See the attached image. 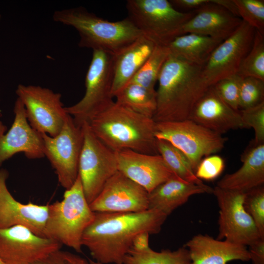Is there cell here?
<instances>
[{
    "label": "cell",
    "instance_id": "cell-1",
    "mask_svg": "<svg viewBox=\"0 0 264 264\" xmlns=\"http://www.w3.org/2000/svg\"><path fill=\"white\" fill-rule=\"evenodd\" d=\"M167 216L154 209L139 212H95L85 230L83 246L92 258L103 264H123L134 236L142 232L158 234Z\"/></svg>",
    "mask_w": 264,
    "mask_h": 264
},
{
    "label": "cell",
    "instance_id": "cell-2",
    "mask_svg": "<svg viewBox=\"0 0 264 264\" xmlns=\"http://www.w3.org/2000/svg\"><path fill=\"white\" fill-rule=\"evenodd\" d=\"M202 67L170 54L157 82L155 122L189 119L196 104L210 87Z\"/></svg>",
    "mask_w": 264,
    "mask_h": 264
},
{
    "label": "cell",
    "instance_id": "cell-3",
    "mask_svg": "<svg viewBox=\"0 0 264 264\" xmlns=\"http://www.w3.org/2000/svg\"><path fill=\"white\" fill-rule=\"evenodd\" d=\"M94 134L109 148L158 154L156 122L114 101L88 123Z\"/></svg>",
    "mask_w": 264,
    "mask_h": 264
},
{
    "label": "cell",
    "instance_id": "cell-4",
    "mask_svg": "<svg viewBox=\"0 0 264 264\" xmlns=\"http://www.w3.org/2000/svg\"><path fill=\"white\" fill-rule=\"evenodd\" d=\"M54 21L73 27L80 36L78 45L115 55L143 34L128 17L111 22L83 7L56 10Z\"/></svg>",
    "mask_w": 264,
    "mask_h": 264
},
{
    "label": "cell",
    "instance_id": "cell-5",
    "mask_svg": "<svg viewBox=\"0 0 264 264\" xmlns=\"http://www.w3.org/2000/svg\"><path fill=\"white\" fill-rule=\"evenodd\" d=\"M48 205L45 237L81 253L83 233L95 212L86 198L79 175L72 186L66 190L61 201Z\"/></svg>",
    "mask_w": 264,
    "mask_h": 264
},
{
    "label": "cell",
    "instance_id": "cell-6",
    "mask_svg": "<svg viewBox=\"0 0 264 264\" xmlns=\"http://www.w3.org/2000/svg\"><path fill=\"white\" fill-rule=\"evenodd\" d=\"M128 18L142 33L156 45L167 46L182 35L185 23L195 11L182 12L167 0H128Z\"/></svg>",
    "mask_w": 264,
    "mask_h": 264
},
{
    "label": "cell",
    "instance_id": "cell-7",
    "mask_svg": "<svg viewBox=\"0 0 264 264\" xmlns=\"http://www.w3.org/2000/svg\"><path fill=\"white\" fill-rule=\"evenodd\" d=\"M113 80V55L93 50L86 75L85 94L76 104L65 107L76 126L82 127L114 102L111 92Z\"/></svg>",
    "mask_w": 264,
    "mask_h": 264
},
{
    "label": "cell",
    "instance_id": "cell-8",
    "mask_svg": "<svg viewBox=\"0 0 264 264\" xmlns=\"http://www.w3.org/2000/svg\"><path fill=\"white\" fill-rule=\"evenodd\" d=\"M156 139L165 140L189 159L194 172L201 160L221 151L227 140L191 119L156 122Z\"/></svg>",
    "mask_w": 264,
    "mask_h": 264
},
{
    "label": "cell",
    "instance_id": "cell-9",
    "mask_svg": "<svg viewBox=\"0 0 264 264\" xmlns=\"http://www.w3.org/2000/svg\"><path fill=\"white\" fill-rule=\"evenodd\" d=\"M84 142L78 175L89 204L99 195L106 182L118 171L116 153L100 140L88 123L82 126Z\"/></svg>",
    "mask_w": 264,
    "mask_h": 264
},
{
    "label": "cell",
    "instance_id": "cell-10",
    "mask_svg": "<svg viewBox=\"0 0 264 264\" xmlns=\"http://www.w3.org/2000/svg\"><path fill=\"white\" fill-rule=\"evenodd\" d=\"M46 156L66 190L71 187L78 176L79 162L84 142L82 127L75 125L68 114L60 132L55 136L40 133Z\"/></svg>",
    "mask_w": 264,
    "mask_h": 264
},
{
    "label": "cell",
    "instance_id": "cell-11",
    "mask_svg": "<svg viewBox=\"0 0 264 264\" xmlns=\"http://www.w3.org/2000/svg\"><path fill=\"white\" fill-rule=\"evenodd\" d=\"M16 93L33 129L52 137L60 132L68 114L60 93L39 86L22 84L18 86Z\"/></svg>",
    "mask_w": 264,
    "mask_h": 264
},
{
    "label": "cell",
    "instance_id": "cell-12",
    "mask_svg": "<svg viewBox=\"0 0 264 264\" xmlns=\"http://www.w3.org/2000/svg\"><path fill=\"white\" fill-rule=\"evenodd\" d=\"M212 193L220 209L217 239L247 246L262 239L254 221L244 208L245 193L216 186Z\"/></svg>",
    "mask_w": 264,
    "mask_h": 264
},
{
    "label": "cell",
    "instance_id": "cell-13",
    "mask_svg": "<svg viewBox=\"0 0 264 264\" xmlns=\"http://www.w3.org/2000/svg\"><path fill=\"white\" fill-rule=\"evenodd\" d=\"M255 33L254 28L242 21L234 33L215 48L202 67L203 76L209 86L237 74L251 48Z\"/></svg>",
    "mask_w": 264,
    "mask_h": 264
},
{
    "label": "cell",
    "instance_id": "cell-14",
    "mask_svg": "<svg viewBox=\"0 0 264 264\" xmlns=\"http://www.w3.org/2000/svg\"><path fill=\"white\" fill-rule=\"evenodd\" d=\"M54 240L15 225L0 229V259L6 264H29L61 249Z\"/></svg>",
    "mask_w": 264,
    "mask_h": 264
},
{
    "label": "cell",
    "instance_id": "cell-15",
    "mask_svg": "<svg viewBox=\"0 0 264 264\" xmlns=\"http://www.w3.org/2000/svg\"><path fill=\"white\" fill-rule=\"evenodd\" d=\"M94 212H139L148 209V193L142 186L117 171L89 204Z\"/></svg>",
    "mask_w": 264,
    "mask_h": 264
},
{
    "label": "cell",
    "instance_id": "cell-16",
    "mask_svg": "<svg viewBox=\"0 0 264 264\" xmlns=\"http://www.w3.org/2000/svg\"><path fill=\"white\" fill-rule=\"evenodd\" d=\"M15 118L9 130L0 121V166L18 153H23L29 159L44 156L43 140L41 133L29 124L25 110L18 98L14 107Z\"/></svg>",
    "mask_w": 264,
    "mask_h": 264
},
{
    "label": "cell",
    "instance_id": "cell-17",
    "mask_svg": "<svg viewBox=\"0 0 264 264\" xmlns=\"http://www.w3.org/2000/svg\"><path fill=\"white\" fill-rule=\"evenodd\" d=\"M118 171L148 193L176 175L159 154L124 149L115 152Z\"/></svg>",
    "mask_w": 264,
    "mask_h": 264
},
{
    "label": "cell",
    "instance_id": "cell-18",
    "mask_svg": "<svg viewBox=\"0 0 264 264\" xmlns=\"http://www.w3.org/2000/svg\"><path fill=\"white\" fill-rule=\"evenodd\" d=\"M8 176L6 170L0 169V229L22 225L35 234L45 237L48 205L30 202L25 204L17 201L7 187Z\"/></svg>",
    "mask_w": 264,
    "mask_h": 264
},
{
    "label": "cell",
    "instance_id": "cell-19",
    "mask_svg": "<svg viewBox=\"0 0 264 264\" xmlns=\"http://www.w3.org/2000/svg\"><path fill=\"white\" fill-rule=\"evenodd\" d=\"M189 119L220 134L246 128L239 111L224 102L213 86L209 87L197 102Z\"/></svg>",
    "mask_w": 264,
    "mask_h": 264
},
{
    "label": "cell",
    "instance_id": "cell-20",
    "mask_svg": "<svg viewBox=\"0 0 264 264\" xmlns=\"http://www.w3.org/2000/svg\"><path fill=\"white\" fill-rule=\"evenodd\" d=\"M195 11L194 16L184 25L182 34L196 33L223 41L234 33L242 21L211 0Z\"/></svg>",
    "mask_w": 264,
    "mask_h": 264
},
{
    "label": "cell",
    "instance_id": "cell-21",
    "mask_svg": "<svg viewBox=\"0 0 264 264\" xmlns=\"http://www.w3.org/2000/svg\"><path fill=\"white\" fill-rule=\"evenodd\" d=\"M184 246L189 251L192 264H227L234 260L250 261L246 246L215 239L208 235H196Z\"/></svg>",
    "mask_w": 264,
    "mask_h": 264
},
{
    "label": "cell",
    "instance_id": "cell-22",
    "mask_svg": "<svg viewBox=\"0 0 264 264\" xmlns=\"http://www.w3.org/2000/svg\"><path fill=\"white\" fill-rule=\"evenodd\" d=\"M242 166L236 172L225 175L217 186L222 189L246 193L264 183V143L253 142L241 156Z\"/></svg>",
    "mask_w": 264,
    "mask_h": 264
},
{
    "label": "cell",
    "instance_id": "cell-23",
    "mask_svg": "<svg viewBox=\"0 0 264 264\" xmlns=\"http://www.w3.org/2000/svg\"><path fill=\"white\" fill-rule=\"evenodd\" d=\"M156 45L142 35L113 55V80L111 92L116 93L129 84L153 52Z\"/></svg>",
    "mask_w": 264,
    "mask_h": 264
},
{
    "label": "cell",
    "instance_id": "cell-24",
    "mask_svg": "<svg viewBox=\"0 0 264 264\" xmlns=\"http://www.w3.org/2000/svg\"><path fill=\"white\" fill-rule=\"evenodd\" d=\"M213 191L208 185L188 182L175 175L148 193V209L156 210L168 216L192 196L212 193Z\"/></svg>",
    "mask_w": 264,
    "mask_h": 264
},
{
    "label": "cell",
    "instance_id": "cell-25",
    "mask_svg": "<svg viewBox=\"0 0 264 264\" xmlns=\"http://www.w3.org/2000/svg\"><path fill=\"white\" fill-rule=\"evenodd\" d=\"M222 42L205 35L189 33L176 37L167 46L170 54L202 66Z\"/></svg>",
    "mask_w": 264,
    "mask_h": 264
},
{
    "label": "cell",
    "instance_id": "cell-26",
    "mask_svg": "<svg viewBox=\"0 0 264 264\" xmlns=\"http://www.w3.org/2000/svg\"><path fill=\"white\" fill-rule=\"evenodd\" d=\"M118 104L153 119L156 109V92L130 82L114 95Z\"/></svg>",
    "mask_w": 264,
    "mask_h": 264
},
{
    "label": "cell",
    "instance_id": "cell-27",
    "mask_svg": "<svg viewBox=\"0 0 264 264\" xmlns=\"http://www.w3.org/2000/svg\"><path fill=\"white\" fill-rule=\"evenodd\" d=\"M123 264H192V262L188 249L183 246L174 251L163 249L160 252L151 248L143 251L131 248Z\"/></svg>",
    "mask_w": 264,
    "mask_h": 264
},
{
    "label": "cell",
    "instance_id": "cell-28",
    "mask_svg": "<svg viewBox=\"0 0 264 264\" xmlns=\"http://www.w3.org/2000/svg\"><path fill=\"white\" fill-rule=\"evenodd\" d=\"M156 148L158 154L176 176L188 182L204 184L196 176L190 160L181 151L169 142L159 139H156Z\"/></svg>",
    "mask_w": 264,
    "mask_h": 264
},
{
    "label": "cell",
    "instance_id": "cell-29",
    "mask_svg": "<svg viewBox=\"0 0 264 264\" xmlns=\"http://www.w3.org/2000/svg\"><path fill=\"white\" fill-rule=\"evenodd\" d=\"M170 54L166 45H156L149 58L130 82L155 89L161 69Z\"/></svg>",
    "mask_w": 264,
    "mask_h": 264
},
{
    "label": "cell",
    "instance_id": "cell-30",
    "mask_svg": "<svg viewBox=\"0 0 264 264\" xmlns=\"http://www.w3.org/2000/svg\"><path fill=\"white\" fill-rule=\"evenodd\" d=\"M238 75L264 81V34L255 30L251 48L242 61Z\"/></svg>",
    "mask_w": 264,
    "mask_h": 264
},
{
    "label": "cell",
    "instance_id": "cell-31",
    "mask_svg": "<svg viewBox=\"0 0 264 264\" xmlns=\"http://www.w3.org/2000/svg\"><path fill=\"white\" fill-rule=\"evenodd\" d=\"M243 206L251 216L259 231L264 239V187L262 185L245 194Z\"/></svg>",
    "mask_w": 264,
    "mask_h": 264
},
{
    "label": "cell",
    "instance_id": "cell-32",
    "mask_svg": "<svg viewBox=\"0 0 264 264\" xmlns=\"http://www.w3.org/2000/svg\"><path fill=\"white\" fill-rule=\"evenodd\" d=\"M240 18L256 30L264 34V0H234Z\"/></svg>",
    "mask_w": 264,
    "mask_h": 264
},
{
    "label": "cell",
    "instance_id": "cell-33",
    "mask_svg": "<svg viewBox=\"0 0 264 264\" xmlns=\"http://www.w3.org/2000/svg\"><path fill=\"white\" fill-rule=\"evenodd\" d=\"M264 101V81L252 77H242L240 90L239 108H251Z\"/></svg>",
    "mask_w": 264,
    "mask_h": 264
},
{
    "label": "cell",
    "instance_id": "cell-34",
    "mask_svg": "<svg viewBox=\"0 0 264 264\" xmlns=\"http://www.w3.org/2000/svg\"><path fill=\"white\" fill-rule=\"evenodd\" d=\"M242 79V77L235 74L222 79L213 85L222 100L237 111L240 110V90Z\"/></svg>",
    "mask_w": 264,
    "mask_h": 264
},
{
    "label": "cell",
    "instance_id": "cell-35",
    "mask_svg": "<svg viewBox=\"0 0 264 264\" xmlns=\"http://www.w3.org/2000/svg\"><path fill=\"white\" fill-rule=\"evenodd\" d=\"M246 128H252L255 144L264 143V101L255 106L239 110Z\"/></svg>",
    "mask_w": 264,
    "mask_h": 264
},
{
    "label": "cell",
    "instance_id": "cell-36",
    "mask_svg": "<svg viewBox=\"0 0 264 264\" xmlns=\"http://www.w3.org/2000/svg\"><path fill=\"white\" fill-rule=\"evenodd\" d=\"M224 167V160L221 156L212 154L201 160L195 174L201 180L211 181L217 178L222 173Z\"/></svg>",
    "mask_w": 264,
    "mask_h": 264
},
{
    "label": "cell",
    "instance_id": "cell-37",
    "mask_svg": "<svg viewBox=\"0 0 264 264\" xmlns=\"http://www.w3.org/2000/svg\"><path fill=\"white\" fill-rule=\"evenodd\" d=\"M29 264H91V263L89 259L87 260L79 255L60 249Z\"/></svg>",
    "mask_w": 264,
    "mask_h": 264
},
{
    "label": "cell",
    "instance_id": "cell-38",
    "mask_svg": "<svg viewBox=\"0 0 264 264\" xmlns=\"http://www.w3.org/2000/svg\"><path fill=\"white\" fill-rule=\"evenodd\" d=\"M252 264H264V239H260L249 246Z\"/></svg>",
    "mask_w": 264,
    "mask_h": 264
},
{
    "label": "cell",
    "instance_id": "cell-39",
    "mask_svg": "<svg viewBox=\"0 0 264 264\" xmlns=\"http://www.w3.org/2000/svg\"><path fill=\"white\" fill-rule=\"evenodd\" d=\"M149 236L147 232L138 233L132 240L131 248L137 251H143L149 249Z\"/></svg>",
    "mask_w": 264,
    "mask_h": 264
},
{
    "label": "cell",
    "instance_id": "cell-40",
    "mask_svg": "<svg viewBox=\"0 0 264 264\" xmlns=\"http://www.w3.org/2000/svg\"><path fill=\"white\" fill-rule=\"evenodd\" d=\"M210 1V0H173L170 1L174 6L196 10L209 3Z\"/></svg>",
    "mask_w": 264,
    "mask_h": 264
},
{
    "label": "cell",
    "instance_id": "cell-41",
    "mask_svg": "<svg viewBox=\"0 0 264 264\" xmlns=\"http://www.w3.org/2000/svg\"><path fill=\"white\" fill-rule=\"evenodd\" d=\"M211 2L223 7L235 16L240 17L234 0H211Z\"/></svg>",
    "mask_w": 264,
    "mask_h": 264
},
{
    "label": "cell",
    "instance_id": "cell-42",
    "mask_svg": "<svg viewBox=\"0 0 264 264\" xmlns=\"http://www.w3.org/2000/svg\"><path fill=\"white\" fill-rule=\"evenodd\" d=\"M89 262H90L91 264H103L97 262L93 261L92 260L89 259Z\"/></svg>",
    "mask_w": 264,
    "mask_h": 264
},
{
    "label": "cell",
    "instance_id": "cell-43",
    "mask_svg": "<svg viewBox=\"0 0 264 264\" xmlns=\"http://www.w3.org/2000/svg\"><path fill=\"white\" fill-rule=\"evenodd\" d=\"M0 264H6L0 259Z\"/></svg>",
    "mask_w": 264,
    "mask_h": 264
},
{
    "label": "cell",
    "instance_id": "cell-44",
    "mask_svg": "<svg viewBox=\"0 0 264 264\" xmlns=\"http://www.w3.org/2000/svg\"></svg>",
    "mask_w": 264,
    "mask_h": 264
}]
</instances>
